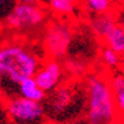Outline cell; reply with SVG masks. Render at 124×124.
I'll list each match as a JSON object with an SVG mask.
<instances>
[{
    "label": "cell",
    "mask_w": 124,
    "mask_h": 124,
    "mask_svg": "<svg viewBox=\"0 0 124 124\" xmlns=\"http://www.w3.org/2000/svg\"><path fill=\"white\" fill-rule=\"evenodd\" d=\"M106 44L118 54L124 53V28L122 25H115L108 36L105 37Z\"/></svg>",
    "instance_id": "9c48e42d"
},
{
    "label": "cell",
    "mask_w": 124,
    "mask_h": 124,
    "mask_svg": "<svg viewBox=\"0 0 124 124\" xmlns=\"http://www.w3.org/2000/svg\"><path fill=\"white\" fill-rule=\"evenodd\" d=\"M49 7L54 13L65 15L74 12V0H49Z\"/></svg>",
    "instance_id": "7c38bea8"
},
{
    "label": "cell",
    "mask_w": 124,
    "mask_h": 124,
    "mask_svg": "<svg viewBox=\"0 0 124 124\" xmlns=\"http://www.w3.org/2000/svg\"><path fill=\"white\" fill-rule=\"evenodd\" d=\"M116 25L115 18L111 14L104 13L99 14L93 22V31L96 33V36L105 38L109 33L114 29V27Z\"/></svg>",
    "instance_id": "ba28073f"
},
{
    "label": "cell",
    "mask_w": 124,
    "mask_h": 124,
    "mask_svg": "<svg viewBox=\"0 0 124 124\" xmlns=\"http://www.w3.org/2000/svg\"><path fill=\"white\" fill-rule=\"evenodd\" d=\"M70 38H71V33L67 25L65 24L53 25L46 36V46L48 52H51L56 57L62 56L66 52Z\"/></svg>",
    "instance_id": "8992f818"
},
{
    "label": "cell",
    "mask_w": 124,
    "mask_h": 124,
    "mask_svg": "<svg viewBox=\"0 0 124 124\" xmlns=\"http://www.w3.org/2000/svg\"><path fill=\"white\" fill-rule=\"evenodd\" d=\"M0 1H1V0H0Z\"/></svg>",
    "instance_id": "2e32d148"
},
{
    "label": "cell",
    "mask_w": 124,
    "mask_h": 124,
    "mask_svg": "<svg viewBox=\"0 0 124 124\" xmlns=\"http://www.w3.org/2000/svg\"><path fill=\"white\" fill-rule=\"evenodd\" d=\"M87 120L90 124H119L118 110L109 81L100 75L90 76L87 81Z\"/></svg>",
    "instance_id": "7a4b0ae2"
},
{
    "label": "cell",
    "mask_w": 124,
    "mask_h": 124,
    "mask_svg": "<svg viewBox=\"0 0 124 124\" xmlns=\"http://www.w3.org/2000/svg\"><path fill=\"white\" fill-rule=\"evenodd\" d=\"M19 94H20V96H23V98H27L29 100H33V101H39V103H41L44 99V96H46V95H44L46 93L37 86V84L34 81V77H28L19 84L18 95Z\"/></svg>",
    "instance_id": "52a82bcc"
},
{
    "label": "cell",
    "mask_w": 124,
    "mask_h": 124,
    "mask_svg": "<svg viewBox=\"0 0 124 124\" xmlns=\"http://www.w3.org/2000/svg\"><path fill=\"white\" fill-rule=\"evenodd\" d=\"M118 1H120V3H123V0H118Z\"/></svg>",
    "instance_id": "9a60e30c"
},
{
    "label": "cell",
    "mask_w": 124,
    "mask_h": 124,
    "mask_svg": "<svg viewBox=\"0 0 124 124\" xmlns=\"http://www.w3.org/2000/svg\"><path fill=\"white\" fill-rule=\"evenodd\" d=\"M110 87H111L113 95H114L116 108L123 114V110H124V77H123V74L116 72L114 77L111 78Z\"/></svg>",
    "instance_id": "30bf717a"
},
{
    "label": "cell",
    "mask_w": 124,
    "mask_h": 124,
    "mask_svg": "<svg viewBox=\"0 0 124 124\" xmlns=\"http://www.w3.org/2000/svg\"><path fill=\"white\" fill-rule=\"evenodd\" d=\"M84 3H85V9L87 12L99 15L109 12L113 0H84Z\"/></svg>",
    "instance_id": "8fae6325"
},
{
    "label": "cell",
    "mask_w": 124,
    "mask_h": 124,
    "mask_svg": "<svg viewBox=\"0 0 124 124\" xmlns=\"http://www.w3.org/2000/svg\"><path fill=\"white\" fill-rule=\"evenodd\" d=\"M7 110L15 124H42L44 118V108L39 101L19 95L8 99Z\"/></svg>",
    "instance_id": "3957f363"
},
{
    "label": "cell",
    "mask_w": 124,
    "mask_h": 124,
    "mask_svg": "<svg viewBox=\"0 0 124 124\" xmlns=\"http://www.w3.org/2000/svg\"><path fill=\"white\" fill-rule=\"evenodd\" d=\"M103 61L106 66L109 67H116L120 63V54H118L109 47H105L103 49Z\"/></svg>",
    "instance_id": "4fadbf2b"
},
{
    "label": "cell",
    "mask_w": 124,
    "mask_h": 124,
    "mask_svg": "<svg viewBox=\"0 0 124 124\" xmlns=\"http://www.w3.org/2000/svg\"><path fill=\"white\" fill-rule=\"evenodd\" d=\"M41 67L39 58L23 44L0 47V91L8 99L18 95L19 84L33 77Z\"/></svg>",
    "instance_id": "6da1fadb"
},
{
    "label": "cell",
    "mask_w": 124,
    "mask_h": 124,
    "mask_svg": "<svg viewBox=\"0 0 124 124\" xmlns=\"http://www.w3.org/2000/svg\"><path fill=\"white\" fill-rule=\"evenodd\" d=\"M33 77L41 90L44 93L52 91L61 81L62 67L57 61H49L43 67H39Z\"/></svg>",
    "instance_id": "5b68a950"
},
{
    "label": "cell",
    "mask_w": 124,
    "mask_h": 124,
    "mask_svg": "<svg viewBox=\"0 0 124 124\" xmlns=\"http://www.w3.org/2000/svg\"><path fill=\"white\" fill-rule=\"evenodd\" d=\"M39 0H19V3H24V4H37Z\"/></svg>",
    "instance_id": "5bb4252c"
},
{
    "label": "cell",
    "mask_w": 124,
    "mask_h": 124,
    "mask_svg": "<svg viewBox=\"0 0 124 124\" xmlns=\"http://www.w3.org/2000/svg\"><path fill=\"white\" fill-rule=\"evenodd\" d=\"M44 20V10L37 4L19 3L8 18L10 27L16 29H28L39 25Z\"/></svg>",
    "instance_id": "277c9868"
}]
</instances>
